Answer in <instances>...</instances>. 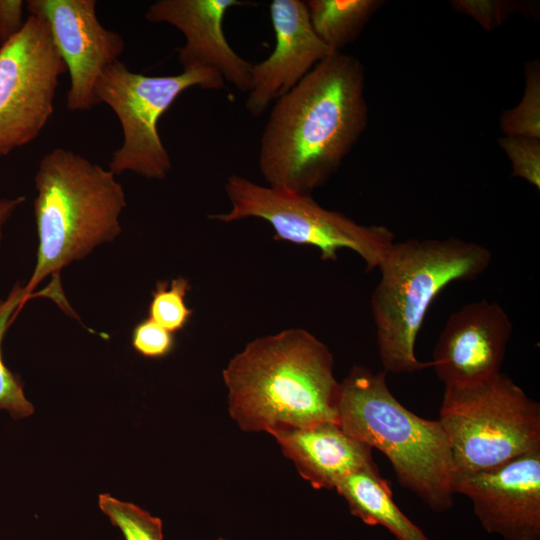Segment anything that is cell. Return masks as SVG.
<instances>
[{
    "label": "cell",
    "instance_id": "obj_21",
    "mask_svg": "<svg viewBox=\"0 0 540 540\" xmlns=\"http://www.w3.org/2000/svg\"><path fill=\"white\" fill-rule=\"evenodd\" d=\"M98 506L125 540H163L161 519L139 506L106 493L98 496Z\"/></svg>",
    "mask_w": 540,
    "mask_h": 540
},
{
    "label": "cell",
    "instance_id": "obj_18",
    "mask_svg": "<svg viewBox=\"0 0 540 540\" xmlns=\"http://www.w3.org/2000/svg\"><path fill=\"white\" fill-rule=\"evenodd\" d=\"M28 300L24 286L16 283L5 299H0V410H5L13 419H22L34 413L33 404L26 398L23 383L4 364L1 343L12 317Z\"/></svg>",
    "mask_w": 540,
    "mask_h": 540
},
{
    "label": "cell",
    "instance_id": "obj_25",
    "mask_svg": "<svg viewBox=\"0 0 540 540\" xmlns=\"http://www.w3.org/2000/svg\"><path fill=\"white\" fill-rule=\"evenodd\" d=\"M25 2L22 0H0V44H4L23 28Z\"/></svg>",
    "mask_w": 540,
    "mask_h": 540
},
{
    "label": "cell",
    "instance_id": "obj_6",
    "mask_svg": "<svg viewBox=\"0 0 540 540\" xmlns=\"http://www.w3.org/2000/svg\"><path fill=\"white\" fill-rule=\"evenodd\" d=\"M439 422L455 472L491 469L540 449V405L502 372L445 386Z\"/></svg>",
    "mask_w": 540,
    "mask_h": 540
},
{
    "label": "cell",
    "instance_id": "obj_20",
    "mask_svg": "<svg viewBox=\"0 0 540 540\" xmlns=\"http://www.w3.org/2000/svg\"><path fill=\"white\" fill-rule=\"evenodd\" d=\"M190 290L189 280L182 276L170 282L158 281L151 292L148 318L174 334L181 331L193 313L185 301Z\"/></svg>",
    "mask_w": 540,
    "mask_h": 540
},
{
    "label": "cell",
    "instance_id": "obj_17",
    "mask_svg": "<svg viewBox=\"0 0 540 540\" xmlns=\"http://www.w3.org/2000/svg\"><path fill=\"white\" fill-rule=\"evenodd\" d=\"M378 0H309V19L317 36L333 51L354 41L373 13Z\"/></svg>",
    "mask_w": 540,
    "mask_h": 540
},
{
    "label": "cell",
    "instance_id": "obj_11",
    "mask_svg": "<svg viewBox=\"0 0 540 540\" xmlns=\"http://www.w3.org/2000/svg\"><path fill=\"white\" fill-rule=\"evenodd\" d=\"M452 489L471 500L487 532L505 540H540V449L491 469L455 472Z\"/></svg>",
    "mask_w": 540,
    "mask_h": 540
},
{
    "label": "cell",
    "instance_id": "obj_12",
    "mask_svg": "<svg viewBox=\"0 0 540 540\" xmlns=\"http://www.w3.org/2000/svg\"><path fill=\"white\" fill-rule=\"evenodd\" d=\"M513 325L497 302H470L447 319L433 349L430 367L444 386H460L499 372Z\"/></svg>",
    "mask_w": 540,
    "mask_h": 540
},
{
    "label": "cell",
    "instance_id": "obj_19",
    "mask_svg": "<svg viewBox=\"0 0 540 540\" xmlns=\"http://www.w3.org/2000/svg\"><path fill=\"white\" fill-rule=\"evenodd\" d=\"M526 85L522 99L513 108L505 110L500 127L505 136L540 139V65L530 62L525 68Z\"/></svg>",
    "mask_w": 540,
    "mask_h": 540
},
{
    "label": "cell",
    "instance_id": "obj_16",
    "mask_svg": "<svg viewBox=\"0 0 540 540\" xmlns=\"http://www.w3.org/2000/svg\"><path fill=\"white\" fill-rule=\"evenodd\" d=\"M335 490L346 500L351 514L365 524L382 525L397 540H430L397 507L376 464L348 474L338 482Z\"/></svg>",
    "mask_w": 540,
    "mask_h": 540
},
{
    "label": "cell",
    "instance_id": "obj_3",
    "mask_svg": "<svg viewBox=\"0 0 540 540\" xmlns=\"http://www.w3.org/2000/svg\"><path fill=\"white\" fill-rule=\"evenodd\" d=\"M33 203L38 236L36 264L24 286L28 299L46 277L121 233L127 205L122 185L109 169L64 148L43 155L34 176Z\"/></svg>",
    "mask_w": 540,
    "mask_h": 540
},
{
    "label": "cell",
    "instance_id": "obj_26",
    "mask_svg": "<svg viewBox=\"0 0 540 540\" xmlns=\"http://www.w3.org/2000/svg\"><path fill=\"white\" fill-rule=\"evenodd\" d=\"M25 201L24 196H17L13 198H1L0 199V244L3 239L4 226L14 214L16 209L21 206Z\"/></svg>",
    "mask_w": 540,
    "mask_h": 540
},
{
    "label": "cell",
    "instance_id": "obj_27",
    "mask_svg": "<svg viewBox=\"0 0 540 540\" xmlns=\"http://www.w3.org/2000/svg\"><path fill=\"white\" fill-rule=\"evenodd\" d=\"M215 540H227V539H224V538H217Z\"/></svg>",
    "mask_w": 540,
    "mask_h": 540
},
{
    "label": "cell",
    "instance_id": "obj_8",
    "mask_svg": "<svg viewBox=\"0 0 540 540\" xmlns=\"http://www.w3.org/2000/svg\"><path fill=\"white\" fill-rule=\"evenodd\" d=\"M224 86L219 74L206 69L147 76L132 72L120 60L107 67L98 79L95 94L99 104H106L116 114L123 134L108 169L116 176L129 171L164 180L172 161L159 135L160 117L189 88L220 90Z\"/></svg>",
    "mask_w": 540,
    "mask_h": 540
},
{
    "label": "cell",
    "instance_id": "obj_22",
    "mask_svg": "<svg viewBox=\"0 0 540 540\" xmlns=\"http://www.w3.org/2000/svg\"><path fill=\"white\" fill-rule=\"evenodd\" d=\"M499 144L512 164V177H519L540 189V139L504 136Z\"/></svg>",
    "mask_w": 540,
    "mask_h": 540
},
{
    "label": "cell",
    "instance_id": "obj_23",
    "mask_svg": "<svg viewBox=\"0 0 540 540\" xmlns=\"http://www.w3.org/2000/svg\"><path fill=\"white\" fill-rule=\"evenodd\" d=\"M133 349L145 358L158 359L169 355L175 347L174 333L150 318L138 322L132 330Z\"/></svg>",
    "mask_w": 540,
    "mask_h": 540
},
{
    "label": "cell",
    "instance_id": "obj_13",
    "mask_svg": "<svg viewBox=\"0 0 540 540\" xmlns=\"http://www.w3.org/2000/svg\"><path fill=\"white\" fill-rule=\"evenodd\" d=\"M251 2L241 0H159L145 14L152 23L178 29L185 44L178 50L183 71L206 69L243 93L251 85L252 63L239 56L228 43L223 29L227 11Z\"/></svg>",
    "mask_w": 540,
    "mask_h": 540
},
{
    "label": "cell",
    "instance_id": "obj_14",
    "mask_svg": "<svg viewBox=\"0 0 540 540\" xmlns=\"http://www.w3.org/2000/svg\"><path fill=\"white\" fill-rule=\"evenodd\" d=\"M275 48L268 58L252 64L246 109L254 118L293 89L324 58L335 52L312 28L306 2L273 0L269 6Z\"/></svg>",
    "mask_w": 540,
    "mask_h": 540
},
{
    "label": "cell",
    "instance_id": "obj_1",
    "mask_svg": "<svg viewBox=\"0 0 540 540\" xmlns=\"http://www.w3.org/2000/svg\"><path fill=\"white\" fill-rule=\"evenodd\" d=\"M367 121L364 68L335 51L274 102L260 139L259 171L269 187L311 196L336 173Z\"/></svg>",
    "mask_w": 540,
    "mask_h": 540
},
{
    "label": "cell",
    "instance_id": "obj_7",
    "mask_svg": "<svg viewBox=\"0 0 540 540\" xmlns=\"http://www.w3.org/2000/svg\"><path fill=\"white\" fill-rule=\"evenodd\" d=\"M225 192L231 208L209 219L232 223L248 218L271 225L276 240L315 247L321 259L335 261L338 251L358 254L367 270L378 268L394 241V233L383 225H361L344 214L325 209L311 196L262 186L240 175H230Z\"/></svg>",
    "mask_w": 540,
    "mask_h": 540
},
{
    "label": "cell",
    "instance_id": "obj_2",
    "mask_svg": "<svg viewBox=\"0 0 540 540\" xmlns=\"http://www.w3.org/2000/svg\"><path fill=\"white\" fill-rule=\"evenodd\" d=\"M334 357L311 332L290 328L256 338L222 371L231 418L246 432L338 423Z\"/></svg>",
    "mask_w": 540,
    "mask_h": 540
},
{
    "label": "cell",
    "instance_id": "obj_24",
    "mask_svg": "<svg viewBox=\"0 0 540 540\" xmlns=\"http://www.w3.org/2000/svg\"><path fill=\"white\" fill-rule=\"evenodd\" d=\"M452 6L461 13L469 15L486 30L501 25L514 11L511 2L490 0H456Z\"/></svg>",
    "mask_w": 540,
    "mask_h": 540
},
{
    "label": "cell",
    "instance_id": "obj_15",
    "mask_svg": "<svg viewBox=\"0 0 540 540\" xmlns=\"http://www.w3.org/2000/svg\"><path fill=\"white\" fill-rule=\"evenodd\" d=\"M300 476L315 489H335L348 474L375 464L372 449L338 423L321 422L270 433Z\"/></svg>",
    "mask_w": 540,
    "mask_h": 540
},
{
    "label": "cell",
    "instance_id": "obj_9",
    "mask_svg": "<svg viewBox=\"0 0 540 540\" xmlns=\"http://www.w3.org/2000/svg\"><path fill=\"white\" fill-rule=\"evenodd\" d=\"M66 71L47 23L38 17L29 15L21 31L0 46V156L39 136Z\"/></svg>",
    "mask_w": 540,
    "mask_h": 540
},
{
    "label": "cell",
    "instance_id": "obj_10",
    "mask_svg": "<svg viewBox=\"0 0 540 540\" xmlns=\"http://www.w3.org/2000/svg\"><path fill=\"white\" fill-rule=\"evenodd\" d=\"M95 0H28L29 15L44 20L70 76L66 108L87 111L98 105L96 84L119 61L123 37L97 18Z\"/></svg>",
    "mask_w": 540,
    "mask_h": 540
},
{
    "label": "cell",
    "instance_id": "obj_5",
    "mask_svg": "<svg viewBox=\"0 0 540 540\" xmlns=\"http://www.w3.org/2000/svg\"><path fill=\"white\" fill-rule=\"evenodd\" d=\"M338 424L354 439L382 452L398 482L435 512L453 505L455 473L439 420L419 417L391 393L386 372L353 366L340 382Z\"/></svg>",
    "mask_w": 540,
    "mask_h": 540
},
{
    "label": "cell",
    "instance_id": "obj_4",
    "mask_svg": "<svg viewBox=\"0 0 540 540\" xmlns=\"http://www.w3.org/2000/svg\"><path fill=\"white\" fill-rule=\"evenodd\" d=\"M492 262L484 245L456 237L395 242L378 267L371 296L379 357L384 371L413 373L430 367L415 354L426 314L438 294L453 282L472 281Z\"/></svg>",
    "mask_w": 540,
    "mask_h": 540
}]
</instances>
